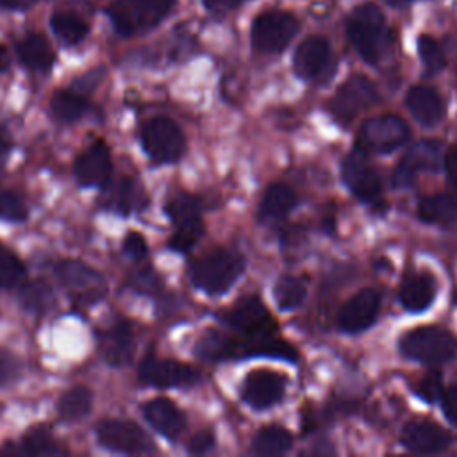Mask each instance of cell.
Wrapping results in <instances>:
<instances>
[{
	"mask_svg": "<svg viewBox=\"0 0 457 457\" xmlns=\"http://www.w3.org/2000/svg\"><path fill=\"white\" fill-rule=\"evenodd\" d=\"M346 34L357 54L370 64H377L391 46L389 27L375 4H361L352 11Z\"/></svg>",
	"mask_w": 457,
	"mask_h": 457,
	"instance_id": "1",
	"label": "cell"
},
{
	"mask_svg": "<svg viewBox=\"0 0 457 457\" xmlns=\"http://www.w3.org/2000/svg\"><path fill=\"white\" fill-rule=\"evenodd\" d=\"M245 271L241 253L227 248H216L198 257L189 268L193 286L207 295L227 293Z\"/></svg>",
	"mask_w": 457,
	"mask_h": 457,
	"instance_id": "2",
	"label": "cell"
},
{
	"mask_svg": "<svg viewBox=\"0 0 457 457\" xmlns=\"http://www.w3.org/2000/svg\"><path fill=\"white\" fill-rule=\"evenodd\" d=\"M177 0H112L105 12L120 36H136L157 27Z\"/></svg>",
	"mask_w": 457,
	"mask_h": 457,
	"instance_id": "3",
	"label": "cell"
},
{
	"mask_svg": "<svg viewBox=\"0 0 457 457\" xmlns=\"http://www.w3.org/2000/svg\"><path fill=\"white\" fill-rule=\"evenodd\" d=\"M398 348L405 359L425 364H443L455 357L457 337L441 327L423 325L405 332L400 337Z\"/></svg>",
	"mask_w": 457,
	"mask_h": 457,
	"instance_id": "4",
	"label": "cell"
},
{
	"mask_svg": "<svg viewBox=\"0 0 457 457\" xmlns=\"http://www.w3.org/2000/svg\"><path fill=\"white\" fill-rule=\"evenodd\" d=\"M55 277L77 305H91L98 302L107 291L104 277L77 259H64L57 262Z\"/></svg>",
	"mask_w": 457,
	"mask_h": 457,
	"instance_id": "5",
	"label": "cell"
},
{
	"mask_svg": "<svg viewBox=\"0 0 457 457\" xmlns=\"http://www.w3.org/2000/svg\"><path fill=\"white\" fill-rule=\"evenodd\" d=\"M141 145L154 162L168 164L180 159L186 139L180 127L164 116L152 118L141 129Z\"/></svg>",
	"mask_w": 457,
	"mask_h": 457,
	"instance_id": "6",
	"label": "cell"
},
{
	"mask_svg": "<svg viewBox=\"0 0 457 457\" xmlns=\"http://www.w3.org/2000/svg\"><path fill=\"white\" fill-rule=\"evenodd\" d=\"M407 139L409 127L395 114L368 118L357 132V146L361 152L387 154L400 148Z\"/></svg>",
	"mask_w": 457,
	"mask_h": 457,
	"instance_id": "7",
	"label": "cell"
},
{
	"mask_svg": "<svg viewBox=\"0 0 457 457\" xmlns=\"http://www.w3.org/2000/svg\"><path fill=\"white\" fill-rule=\"evenodd\" d=\"M166 214L175 225V234L170 237V248L177 252L191 250L204 232L198 200L186 193H179L166 204Z\"/></svg>",
	"mask_w": 457,
	"mask_h": 457,
	"instance_id": "8",
	"label": "cell"
},
{
	"mask_svg": "<svg viewBox=\"0 0 457 457\" xmlns=\"http://www.w3.org/2000/svg\"><path fill=\"white\" fill-rule=\"evenodd\" d=\"M298 30V20L284 11H268L252 25V45L262 54L282 52Z\"/></svg>",
	"mask_w": 457,
	"mask_h": 457,
	"instance_id": "9",
	"label": "cell"
},
{
	"mask_svg": "<svg viewBox=\"0 0 457 457\" xmlns=\"http://www.w3.org/2000/svg\"><path fill=\"white\" fill-rule=\"evenodd\" d=\"M377 102L378 91L375 84L364 75H352L337 87L330 100V111L337 121L348 123Z\"/></svg>",
	"mask_w": 457,
	"mask_h": 457,
	"instance_id": "10",
	"label": "cell"
},
{
	"mask_svg": "<svg viewBox=\"0 0 457 457\" xmlns=\"http://www.w3.org/2000/svg\"><path fill=\"white\" fill-rule=\"evenodd\" d=\"M98 445L118 453H150L154 443L148 434L130 420H104L95 428Z\"/></svg>",
	"mask_w": 457,
	"mask_h": 457,
	"instance_id": "11",
	"label": "cell"
},
{
	"mask_svg": "<svg viewBox=\"0 0 457 457\" xmlns=\"http://www.w3.org/2000/svg\"><path fill=\"white\" fill-rule=\"evenodd\" d=\"M336 66L328 41L320 36L303 39L293 57L295 73L303 80H327Z\"/></svg>",
	"mask_w": 457,
	"mask_h": 457,
	"instance_id": "12",
	"label": "cell"
},
{
	"mask_svg": "<svg viewBox=\"0 0 457 457\" xmlns=\"http://www.w3.org/2000/svg\"><path fill=\"white\" fill-rule=\"evenodd\" d=\"M220 318L234 330L245 336L273 334L277 332V323L271 318L266 305L257 296H241L230 309H227Z\"/></svg>",
	"mask_w": 457,
	"mask_h": 457,
	"instance_id": "13",
	"label": "cell"
},
{
	"mask_svg": "<svg viewBox=\"0 0 457 457\" xmlns=\"http://www.w3.org/2000/svg\"><path fill=\"white\" fill-rule=\"evenodd\" d=\"M198 378L200 375L195 368L173 359L148 355L139 364V380L152 387H189L196 384Z\"/></svg>",
	"mask_w": 457,
	"mask_h": 457,
	"instance_id": "14",
	"label": "cell"
},
{
	"mask_svg": "<svg viewBox=\"0 0 457 457\" xmlns=\"http://www.w3.org/2000/svg\"><path fill=\"white\" fill-rule=\"evenodd\" d=\"M286 386L287 380L284 375L273 370L257 368L245 377L241 384V398L245 403L257 411L270 409L282 402L286 395Z\"/></svg>",
	"mask_w": 457,
	"mask_h": 457,
	"instance_id": "15",
	"label": "cell"
},
{
	"mask_svg": "<svg viewBox=\"0 0 457 457\" xmlns=\"http://www.w3.org/2000/svg\"><path fill=\"white\" fill-rule=\"evenodd\" d=\"M341 175L346 187L366 204H373L380 198L382 184L375 170L368 164L362 152H352L345 157Z\"/></svg>",
	"mask_w": 457,
	"mask_h": 457,
	"instance_id": "16",
	"label": "cell"
},
{
	"mask_svg": "<svg viewBox=\"0 0 457 457\" xmlns=\"http://www.w3.org/2000/svg\"><path fill=\"white\" fill-rule=\"evenodd\" d=\"M380 311V295L368 287L355 293L339 311L337 327L346 334H357L370 328Z\"/></svg>",
	"mask_w": 457,
	"mask_h": 457,
	"instance_id": "17",
	"label": "cell"
},
{
	"mask_svg": "<svg viewBox=\"0 0 457 457\" xmlns=\"http://www.w3.org/2000/svg\"><path fill=\"white\" fill-rule=\"evenodd\" d=\"M439 145L436 141H418L412 145L395 168L393 182L398 187H409L414 179L427 170L437 168Z\"/></svg>",
	"mask_w": 457,
	"mask_h": 457,
	"instance_id": "18",
	"label": "cell"
},
{
	"mask_svg": "<svg viewBox=\"0 0 457 457\" xmlns=\"http://www.w3.org/2000/svg\"><path fill=\"white\" fill-rule=\"evenodd\" d=\"M75 179L80 186H104L109 182L112 173L111 152L104 141L93 143L86 148L73 164Z\"/></svg>",
	"mask_w": 457,
	"mask_h": 457,
	"instance_id": "19",
	"label": "cell"
},
{
	"mask_svg": "<svg viewBox=\"0 0 457 457\" xmlns=\"http://www.w3.org/2000/svg\"><path fill=\"white\" fill-rule=\"evenodd\" d=\"M400 441L414 453H437L450 446L452 437L446 430L428 420H414L402 428Z\"/></svg>",
	"mask_w": 457,
	"mask_h": 457,
	"instance_id": "20",
	"label": "cell"
},
{
	"mask_svg": "<svg viewBox=\"0 0 457 457\" xmlns=\"http://www.w3.org/2000/svg\"><path fill=\"white\" fill-rule=\"evenodd\" d=\"M98 352L111 366L127 364L134 353V332L130 323L116 321L98 332Z\"/></svg>",
	"mask_w": 457,
	"mask_h": 457,
	"instance_id": "21",
	"label": "cell"
},
{
	"mask_svg": "<svg viewBox=\"0 0 457 457\" xmlns=\"http://www.w3.org/2000/svg\"><path fill=\"white\" fill-rule=\"evenodd\" d=\"M143 416L155 432L175 441L186 428L184 412L168 398H154L143 405Z\"/></svg>",
	"mask_w": 457,
	"mask_h": 457,
	"instance_id": "22",
	"label": "cell"
},
{
	"mask_svg": "<svg viewBox=\"0 0 457 457\" xmlns=\"http://www.w3.org/2000/svg\"><path fill=\"white\" fill-rule=\"evenodd\" d=\"M437 284L430 273H409L400 286L398 298L409 312H421L432 305Z\"/></svg>",
	"mask_w": 457,
	"mask_h": 457,
	"instance_id": "23",
	"label": "cell"
},
{
	"mask_svg": "<svg viewBox=\"0 0 457 457\" xmlns=\"http://www.w3.org/2000/svg\"><path fill=\"white\" fill-rule=\"evenodd\" d=\"M405 107L412 118L425 127L436 125L445 112L439 93L428 86H412L405 95Z\"/></svg>",
	"mask_w": 457,
	"mask_h": 457,
	"instance_id": "24",
	"label": "cell"
},
{
	"mask_svg": "<svg viewBox=\"0 0 457 457\" xmlns=\"http://www.w3.org/2000/svg\"><path fill=\"white\" fill-rule=\"evenodd\" d=\"M16 55L20 62L34 71H48L55 61V54L43 34H27L16 45Z\"/></svg>",
	"mask_w": 457,
	"mask_h": 457,
	"instance_id": "25",
	"label": "cell"
},
{
	"mask_svg": "<svg viewBox=\"0 0 457 457\" xmlns=\"http://www.w3.org/2000/svg\"><path fill=\"white\" fill-rule=\"evenodd\" d=\"M418 216L427 223H457V191L425 196L418 204Z\"/></svg>",
	"mask_w": 457,
	"mask_h": 457,
	"instance_id": "26",
	"label": "cell"
},
{
	"mask_svg": "<svg viewBox=\"0 0 457 457\" xmlns=\"http://www.w3.org/2000/svg\"><path fill=\"white\" fill-rule=\"evenodd\" d=\"M102 202L111 211L129 214L143 205V191L132 179L123 177L105 189Z\"/></svg>",
	"mask_w": 457,
	"mask_h": 457,
	"instance_id": "27",
	"label": "cell"
},
{
	"mask_svg": "<svg viewBox=\"0 0 457 457\" xmlns=\"http://www.w3.org/2000/svg\"><path fill=\"white\" fill-rule=\"evenodd\" d=\"M296 205V195L295 191L280 182L271 184L262 200H261V207L259 212L264 220L268 221H278L282 220L293 207Z\"/></svg>",
	"mask_w": 457,
	"mask_h": 457,
	"instance_id": "28",
	"label": "cell"
},
{
	"mask_svg": "<svg viewBox=\"0 0 457 457\" xmlns=\"http://www.w3.org/2000/svg\"><path fill=\"white\" fill-rule=\"evenodd\" d=\"M293 446V436L278 425L262 427L252 439V453L261 457H277Z\"/></svg>",
	"mask_w": 457,
	"mask_h": 457,
	"instance_id": "29",
	"label": "cell"
},
{
	"mask_svg": "<svg viewBox=\"0 0 457 457\" xmlns=\"http://www.w3.org/2000/svg\"><path fill=\"white\" fill-rule=\"evenodd\" d=\"M50 29L66 45H77L89 34V23L73 11H54Z\"/></svg>",
	"mask_w": 457,
	"mask_h": 457,
	"instance_id": "30",
	"label": "cell"
},
{
	"mask_svg": "<svg viewBox=\"0 0 457 457\" xmlns=\"http://www.w3.org/2000/svg\"><path fill=\"white\" fill-rule=\"evenodd\" d=\"M87 111V100L71 91V89H59L50 98V112L54 120L61 123H71L80 120Z\"/></svg>",
	"mask_w": 457,
	"mask_h": 457,
	"instance_id": "31",
	"label": "cell"
},
{
	"mask_svg": "<svg viewBox=\"0 0 457 457\" xmlns=\"http://www.w3.org/2000/svg\"><path fill=\"white\" fill-rule=\"evenodd\" d=\"M91 407H93L91 389L86 386H77V387L68 389L61 396L57 411L64 421H77V420H82L84 416H87Z\"/></svg>",
	"mask_w": 457,
	"mask_h": 457,
	"instance_id": "32",
	"label": "cell"
},
{
	"mask_svg": "<svg viewBox=\"0 0 457 457\" xmlns=\"http://www.w3.org/2000/svg\"><path fill=\"white\" fill-rule=\"evenodd\" d=\"M307 289L302 278L293 275H282L273 286V298L282 311H293L305 300Z\"/></svg>",
	"mask_w": 457,
	"mask_h": 457,
	"instance_id": "33",
	"label": "cell"
},
{
	"mask_svg": "<svg viewBox=\"0 0 457 457\" xmlns=\"http://www.w3.org/2000/svg\"><path fill=\"white\" fill-rule=\"evenodd\" d=\"M20 453H27V455H61V453H66V452L54 441V437L46 430L36 428V430L29 432L23 437Z\"/></svg>",
	"mask_w": 457,
	"mask_h": 457,
	"instance_id": "34",
	"label": "cell"
},
{
	"mask_svg": "<svg viewBox=\"0 0 457 457\" xmlns=\"http://www.w3.org/2000/svg\"><path fill=\"white\" fill-rule=\"evenodd\" d=\"M25 278L23 262L0 243V287L9 289L18 286Z\"/></svg>",
	"mask_w": 457,
	"mask_h": 457,
	"instance_id": "35",
	"label": "cell"
},
{
	"mask_svg": "<svg viewBox=\"0 0 457 457\" xmlns=\"http://www.w3.org/2000/svg\"><path fill=\"white\" fill-rule=\"evenodd\" d=\"M418 54H420V59H421V62L425 66V71L428 75L439 73L446 64L445 52H443L441 45L427 34L418 37Z\"/></svg>",
	"mask_w": 457,
	"mask_h": 457,
	"instance_id": "36",
	"label": "cell"
},
{
	"mask_svg": "<svg viewBox=\"0 0 457 457\" xmlns=\"http://www.w3.org/2000/svg\"><path fill=\"white\" fill-rule=\"evenodd\" d=\"M21 302L30 311L45 312L52 302V291L45 282H32L23 289Z\"/></svg>",
	"mask_w": 457,
	"mask_h": 457,
	"instance_id": "37",
	"label": "cell"
},
{
	"mask_svg": "<svg viewBox=\"0 0 457 457\" xmlns=\"http://www.w3.org/2000/svg\"><path fill=\"white\" fill-rule=\"evenodd\" d=\"M29 211L25 202L12 191H0V220L23 221Z\"/></svg>",
	"mask_w": 457,
	"mask_h": 457,
	"instance_id": "38",
	"label": "cell"
},
{
	"mask_svg": "<svg viewBox=\"0 0 457 457\" xmlns=\"http://www.w3.org/2000/svg\"><path fill=\"white\" fill-rule=\"evenodd\" d=\"M416 395L427 403H434L443 395V378L439 371H428L416 386Z\"/></svg>",
	"mask_w": 457,
	"mask_h": 457,
	"instance_id": "39",
	"label": "cell"
},
{
	"mask_svg": "<svg viewBox=\"0 0 457 457\" xmlns=\"http://www.w3.org/2000/svg\"><path fill=\"white\" fill-rule=\"evenodd\" d=\"M18 375H20L18 359L11 352L0 348V387L14 382Z\"/></svg>",
	"mask_w": 457,
	"mask_h": 457,
	"instance_id": "40",
	"label": "cell"
},
{
	"mask_svg": "<svg viewBox=\"0 0 457 457\" xmlns=\"http://www.w3.org/2000/svg\"><path fill=\"white\" fill-rule=\"evenodd\" d=\"M123 252L125 255H129L130 259H145L148 253V246H146V239L143 237V234L139 232H129L123 239Z\"/></svg>",
	"mask_w": 457,
	"mask_h": 457,
	"instance_id": "41",
	"label": "cell"
},
{
	"mask_svg": "<svg viewBox=\"0 0 457 457\" xmlns=\"http://www.w3.org/2000/svg\"><path fill=\"white\" fill-rule=\"evenodd\" d=\"M214 446V436L211 430H200L196 432L189 443H187V452L189 453H195V455H200V453H205L209 452L211 448Z\"/></svg>",
	"mask_w": 457,
	"mask_h": 457,
	"instance_id": "42",
	"label": "cell"
},
{
	"mask_svg": "<svg viewBox=\"0 0 457 457\" xmlns=\"http://www.w3.org/2000/svg\"><path fill=\"white\" fill-rule=\"evenodd\" d=\"M439 400H441V407H443L446 420L457 427V384L452 386L450 389L443 391Z\"/></svg>",
	"mask_w": 457,
	"mask_h": 457,
	"instance_id": "43",
	"label": "cell"
},
{
	"mask_svg": "<svg viewBox=\"0 0 457 457\" xmlns=\"http://www.w3.org/2000/svg\"><path fill=\"white\" fill-rule=\"evenodd\" d=\"M445 170L448 180L457 187V146H452L445 157Z\"/></svg>",
	"mask_w": 457,
	"mask_h": 457,
	"instance_id": "44",
	"label": "cell"
},
{
	"mask_svg": "<svg viewBox=\"0 0 457 457\" xmlns=\"http://www.w3.org/2000/svg\"><path fill=\"white\" fill-rule=\"evenodd\" d=\"M36 4V0H0V7L7 11H27Z\"/></svg>",
	"mask_w": 457,
	"mask_h": 457,
	"instance_id": "45",
	"label": "cell"
},
{
	"mask_svg": "<svg viewBox=\"0 0 457 457\" xmlns=\"http://www.w3.org/2000/svg\"><path fill=\"white\" fill-rule=\"evenodd\" d=\"M245 0H204L205 7L214 9V11H221V9H232L237 7L239 4H243Z\"/></svg>",
	"mask_w": 457,
	"mask_h": 457,
	"instance_id": "46",
	"label": "cell"
},
{
	"mask_svg": "<svg viewBox=\"0 0 457 457\" xmlns=\"http://www.w3.org/2000/svg\"><path fill=\"white\" fill-rule=\"evenodd\" d=\"M11 66V55L9 50L0 43V71H5Z\"/></svg>",
	"mask_w": 457,
	"mask_h": 457,
	"instance_id": "47",
	"label": "cell"
},
{
	"mask_svg": "<svg viewBox=\"0 0 457 457\" xmlns=\"http://www.w3.org/2000/svg\"><path fill=\"white\" fill-rule=\"evenodd\" d=\"M11 148V143H9V139H5L2 134H0V157L7 152Z\"/></svg>",
	"mask_w": 457,
	"mask_h": 457,
	"instance_id": "48",
	"label": "cell"
},
{
	"mask_svg": "<svg viewBox=\"0 0 457 457\" xmlns=\"http://www.w3.org/2000/svg\"><path fill=\"white\" fill-rule=\"evenodd\" d=\"M387 4H391V5H396V7H400V5H405V4H409V2H412V0H386Z\"/></svg>",
	"mask_w": 457,
	"mask_h": 457,
	"instance_id": "49",
	"label": "cell"
}]
</instances>
